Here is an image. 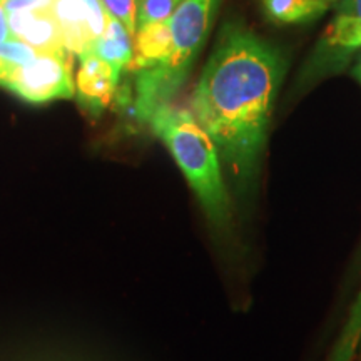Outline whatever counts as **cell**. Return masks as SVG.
Returning <instances> with one entry per match:
<instances>
[{
  "mask_svg": "<svg viewBox=\"0 0 361 361\" xmlns=\"http://www.w3.org/2000/svg\"><path fill=\"white\" fill-rule=\"evenodd\" d=\"M101 2L112 19L119 20L134 37L137 30L139 0H101Z\"/></svg>",
  "mask_w": 361,
  "mask_h": 361,
  "instance_id": "cell-13",
  "label": "cell"
},
{
  "mask_svg": "<svg viewBox=\"0 0 361 361\" xmlns=\"http://www.w3.org/2000/svg\"><path fill=\"white\" fill-rule=\"evenodd\" d=\"M80 2H82L84 6L85 17H87L90 35L96 40L97 37H101L104 30H106L107 20H109V13L106 12L101 0H80Z\"/></svg>",
  "mask_w": 361,
  "mask_h": 361,
  "instance_id": "cell-15",
  "label": "cell"
},
{
  "mask_svg": "<svg viewBox=\"0 0 361 361\" xmlns=\"http://www.w3.org/2000/svg\"><path fill=\"white\" fill-rule=\"evenodd\" d=\"M353 78L361 84V47L358 49V56H356V62L353 66V71H351Z\"/></svg>",
  "mask_w": 361,
  "mask_h": 361,
  "instance_id": "cell-18",
  "label": "cell"
},
{
  "mask_svg": "<svg viewBox=\"0 0 361 361\" xmlns=\"http://www.w3.org/2000/svg\"><path fill=\"white\" fill-rule=\"evenodd\" d=\"M51 11L61 29L62 42L71 56L82 57L92 47L89 22L80 0H52Z\"/></svg>",
  "mask_w": 361,
  "mask_h": 361,
  "instance_id": "cell-9",
  "label": "cell"
},
{
  "mask_svg": "<svg viewBox=\"0 0 361 361\" xmlns=\"http://www.w3.org/2000/svg\"><path fill=\"white\" fill-rule=\"evenodd\" d=\"M7 13L19 11H39V8H49L52 0H2L0 2Z\"/></svg>",
  "mask_w": 361,
  "mask_h": 361,
  "instance_id": "cell-16",
  "label": "cell"
},
{
  "mask_svg": "<svg viewBox=\"0 0 361 361\" xmlns=\"http://www.w3.org/2000/svg\"><path fill=\"white\" fill-rule=\"evenodd\" d=\"M180 2L183 0H139L137 27L169 19Z\"/></svg>",
  "mask_w": 361,
  "mask_h": 361,
  "instance_id": "cell-14",
  "label": "cell"
},
{
  "mask_svg": "<svg viewBox=\"0 0 361 361\" xmlns=\"http://www.w3.org/2000/svg\"><path fill=\"white\" fill-rule=\"evenodd\" d=\"M79 61L80 67L75 79V94L85 111L92 116H99L114 97L121 78L96 54H84Z\"/></svg>",
  "mask_w": 361,
  "mask_h": 361,
  "instance_id": "cell-5",
  "label": "cell"
},
{
  "mask_svg": "<svg viewBox=\"0 0 361 361\" xmlns=\"http://www.w3.org/2000/svg\"><path fill=\"white\" fill-rule=\"evenodd\" d=\"M99 59L107 62L121 78L124 71L129 69L134 57V37L128 32V29L119 20L112 19L109 16L107 27L101 37L92 42L90 51Z\"/></svg>",
  "mask_w": 361,
  "mask_h": 361,
  "instance_id": "cell-10",
  "label": "cell"
},
{
  "mask_svg": "<svg viewBox=\"0 0 361 361\" xmlns=\"http://www.w3.org/2000/svg\"><path fill=\"white\" fill-rule=\"evenodd\" d=\"M0 2H2V0H0Z\"/></svg>",
  "mask_w": 361,
  "mask_h": 361,
  "instance_id": "cell-19",
  "label": "cell"
},
{
  "mask_svg": "<svg viewBox=\"0 0 361 361\" xmlns=\"http://www.w3.org/2000/svg\"><path fill=\"white\" fill-rule=\"evenodd\" d=\"M284 61L274 45L241 25L221 35L191 99V112L218 147L238 192L258 179Z\"/></svg>",
  "mask_w": 361,
  "mask_h": 361,
  "instance_id": "cell-1",
  "label": "cell"
},
{
  "mask_svg": "<svg viewBox=\"0 0 361 361\" xmlns=\"http://www.w3.org/2000/svg\"><path fill=\"white\" fill-rule=\"evenodd\" d=\"M173 52V30L169 19L137 27L134 35V57L129 69L134 74L161 69Z\"/></svg>",
  "mask_w": 361,
  "mask_h": 361,
  "instance_id": "cell-8",
  "label": "cell"
},
{
  "mask_svg": "<svg viewBox=\"0 0 361 361\" xmlns=\"http://www.w3.org/2000/svg\"><path fill=\"white\" fill-rule=\"evenodd\" d=\"M7 19L11 37L22 40L34 51L40 54H69L62 42L61 29L51 7L7 13Z\"/></svg>",
  "mask_w": 361,
  "mask_h": 361,
  "instance_id": "cell-6",
  "label": "cell"
},
{
  "mask_svg": "<svg viewBox=\"0 0 361 361\" xmlns=\"http://www.w3.org/2000/svg\"><path fill=\"white\" fill-rule=\"evenodd\" d=\"M361 338V296L356 301V305L351 310L350 319L346 323L345 331L338 341L335 353H333V358L329 361H350L351 356H353L356 346H358V341Z\"/></svg>",
  "mask_w": 361,
  "mask_h": 361,
  "instance_id": "cell-12",
  "label": "cell"
},
{
  "mask_svg": "<svg viewBox=\"0 0 361 361\" xmlns=\"http://www.w3.org/2000/svg\"><path fill=\"white\" fill-rule=\"evenodd\" d=\"M335 6V19L323 37L331 64L345 61L361 47V0H338Z\"/></svg>",
  "mask_w": 361,
  "mask_h": 361,
  "instance_id": "cell-7",
  "label": "cell"
},
{
  "mask_svg": "<svg viewBox=\"0 0 361 361\" xmlns=\"http://www.w3.org/2000/svg\"><path fill=\"white\" fill-rule=\"evenodd\" d=\"M219 0H183L169 17L173 52L161 69L137 72L134 82V116L149 123L159 107L171 104L186 82L204 45Z\"/></svg>",
  "mask_w": 361,
  "mask_h": 361,
  "instance_id": "cell-3",
  "label": "cell"
},
{
  "mask_svg": "<svg viewBox=\"0 0 361 361\" xmlns=\"http://www.w3.org/2000/svg\"><path fill=\"white\" fill-rule=\"evenodd\" d=\"M8 39H11V30H8L7 12L2 4H0V44H4Z\"/></svg>",
  "mask_w": 361,
  "mask_h": 361,
  "instance_id": "cell-17",
  "label": "cell"
},
{
  "mask_svg": "<svg viewBox=\"0 0 361 361\" xmlns=\"http://www.w3.org/2000/svg\"><path fill=\"white\" fill-rule=\"evenodd\" d=\"M263 12L276 24H300L323 16L338 0H259Z\"/></svg>",
  "mask_w": 361,
  "mask_h": 361,
  "instance_id": "cell-11",
  "label": "cell"
},
{
  "mask_svg": "<svg viewBox=\"0 0 361 361\" xmlns=\"http://www.w3.org/2000/svg\"><path fill=\"white\" fill-rule=\"evenodd\" d=\"M147 124L169 149L211 223L226 228L231 223V202L218 147L207 130L191 111L173 104L159 107Z\"/></svg>",
  "mask_w": 361,
  "mask_h": 361,
  "instance_id": "cell-2",
  "label": "cell"
},
{
  "mask_svg": "<svg viewBox=\"0 0 361 361\" xmlns=\"http://www.w3.org/2000/svg\"><path fill=\"white\" fill-rule=\"evenodd\" d=\"M0 85L32 104L71 99L75 94L71 54H40L24 66L13 67Z\"/></svg>",
  "mask_w": 361,
  "mask_h": 361,
  "instance_id": "cell-4",
  "label": "cell"
}]
</instances>
